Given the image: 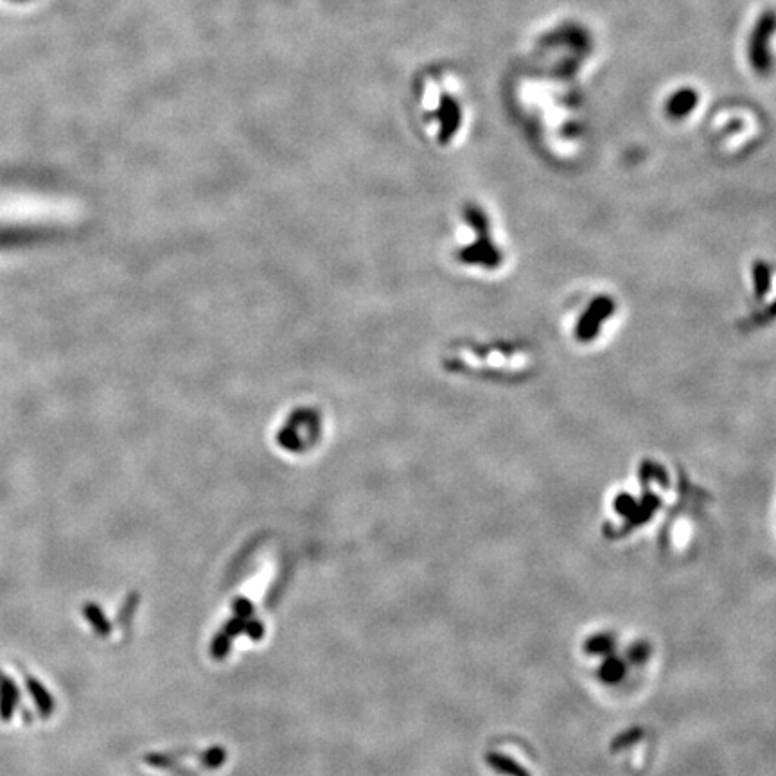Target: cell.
Returning a JSON list of instances; mask_svg holds the SVG:
<instances>
[{"instance_id": "8fae6325", "label": "cell", "mask_w": 776, "mask_h": 776, "mask_svg": "<svg viewBox=\"0 0 776 776\" xmlns=\"http://www.w3.org/2000/svg\"><path fill=\"white\" fill-rule=\"evenodd\" d=\"M622 671L623 669L618 662L609 659V663H606L602 669V678L606 679V681H616V679L622 678Z\"/></svg>"}, {"instance_id": "ba28073f", "label": "cell", "mask_w": 776, "mask_h": 776, "mask_svg": "<svg viewBox=\"0 0 776 776\" xmlns=\"http://www.w3.org/2000/svg\"><path fill=\"white\" fill-rule=\"evenodd\" d=\"M20 702V692L16 683L8 674L0 671V719L9 722L15 715V710Z\"/></svg>"}, {"instance_id": "5b68a950", "label": "cell", "mask_w": 776, "mask_h": 776, "mask_svg": "<svg viewBox=\"0 0 776 776\" xmlns=\"http://www.w3.org/2000/svg\"><path fill=\"white\" fill-rule=\"evenodd\" d=\"M278 417L275 442L288 453L313 449L326 433L327 413L317 403H295Z\"/></svg>"}, {"instance_id": "6da1fadb", "label": "cell", "mask_w": 776, "mask_h": 776, "mask_svg": "<svg viewBox=\"0 0 776 776\" xmlns=\"http://www.w3.org/2000/svg\"><path fill=\"white\" fill-rule=\"evenodd\" d=\"M416 114L421 134L433 148L440 151L459 148L473 121V106L462 76L455 71L424 76L417 92Z\"/></svg>"}, {"instance_id": "277c9868", "label": "cell", "mask_w": 776, "mask_h": 776, "mask_svg": "<svg viewBox=\"0 0 776 776\" xmlns=\"http://www.w3.org/2000/svg\"><path fill=\"white\" fill-rule=\"evenodd\" d=\"M81 214V207L71 198L40 194L0 196V225H65Z\"/></svg>"}, {"instance_id": "7a4b0ae2", "label": "cell", "mask_w": 776, "mask_h": 776, "mask_svg": "<svg viewBox=\"0 0 776 776\" xmlns=\"http://www.w3.org/2000/svg\"><path fill=\"white\" fill-rule=\"evenodd\" d=\"M595 47V38L584 24L559 20L534 36L532 56L537 71L577 79L592 67Z\"/></svg>"}, {"instance_id": "8992f818", "label": "cell", "mask_w": 776, "mask_h": 776, "mask_svg": "<svg viewBox=\"0 0 776 776\" xmlns=\"http://www.w3.org/2000/svg\"><path fill=\"white\" fill-rule=\"evenodd\" d=\"M744 67L758 81L776 76V9L764 8L753 16L741 43Z\"/></svg>"}, {"instance_id": "30bf717a", "label": "cell", "mask_w": 776, "mask_h": 776, "mask_svg": "<svg viewBox=\"0 0 776 776\" xmlns=\"http://www.w3.org/2000/svg\"><path fill=\"white\" fill-rule=\"evenodd\" d=\"M83 616H85V620L92 625V629L95 631V635L98 636H108L112 631V625L110 622L106 620L105 613H102V609L99 608L98 604L94 602H88L83 606Z\"/></svg>"}, {"instance_id": "52a82bcc", "label": "cell", "mask_w": 776, "mask_h": 776, "mask_svg": "<svg viewBox=\"0 0 776 776\" xmlns=\"http://www.w3.org/2000/svg\"><path fill=\"white\" fill-rule=\"evenodd\" d=\"M702 90L695 85H678L672 86L671 90L665 94L663 101V110L666 117L676 119V121H685L692 117L701 106Z\"/></svg>"}, {"instance_id": "3957f363", "label": "cell", "mask_w": 776, "mask_h": 776, "mask_svg": "<svg viewBox=\"0 0 776 776\" xmlns=\"http://www.w3.org/2000/svg\"><path fill=\"white\" fill-rule=\"evenodd\" d=\"M496 241L493 237V221L476 204L464 205L455 227V240L451 257L460 268L474 271L494 270L498 266Z\"/></svg>"}, {"instance_id": "9c48e42d", "label": "cell", "mask_w": 776, "mask_h": 776, "mask_svg": "<svg viewBox=\"0 0 776 776\" xmlns=\"http://www.w3.org/2000/svg\"><path fill=\"white\" fill-rule=\"evenodd\" d=\"M25 685H28L29 694H31L33 701H35L36 710L42 717H49L54 712V698L51 695V692L47 690V686L40 683L38 679L33 678L31 674L25 676Z\"/></svg>"}]
</instances>
